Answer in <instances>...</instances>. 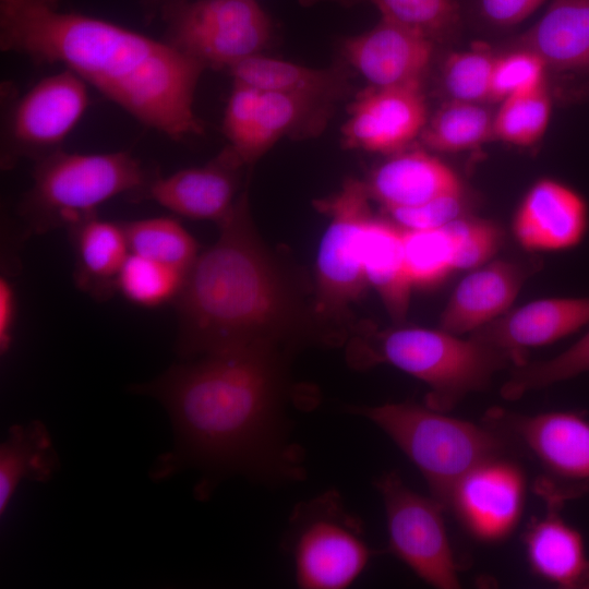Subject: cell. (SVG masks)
<instances>
[{
    "label": "cell",
    "mask_w": 589,
    "mask_h": 589,
    "mask_svg": "<svg viewBox=\"0 0 589 589\" xmlns=\"http://www.w3.org/2000/svg\"><path fill=\"white\" fill-rule=\"evenodd\" d=\"M432 40L382 20L368 32L347 38L346 60L372 86L421 84L433 56Z\"/></svg>",
    "instance_id": "17"
},
{
    "label": "cell",
    "mask_w": 589,
    "mask_h": 589,
    "mask_svg": "<svg viewBox=\"0 0 589 589\" xmlns=\"http://www.w3.org/2000/svg\"><path fill=\"white\" fill-rule=\"evenodd\" d=\"M371 199L386 209L411 207L462 192L457 175L423 151H400L380 165L365 182Z\"/></svg>",
    "instance_id": "20"
},
{
    "label": "cell",
    "mask_w": 589,
    "mask_h": 589,
    "mask_svg": "<svg viewBox=\"0 0 589 589\" xmlns=\"http://www.w3.org/2000/svg\"><path fill=\"white\" fill-rule=\"evenodd\" d=\"M217 225L216 241L199 253L173 302L179 356L238 348L292 353L325 344L311 303L257 233L247 191Z\"/></svg>",
    "instance_id": "3"
},
{
    "label": "cell",
    "mask_w": 589,
    "mask_h": 589,
    "mask_svg": "<svg viewBox=\"0 0 589 589\" xmlns=\"http://www.w3.org/2000/svg\"><path fill=\"white\" fill-rule=\"evenodd\" d=\"M68 233L75 286L97 301H107L117 293L118 276L131 253L122 223L93 215L69 227Z\"/></svg>",
    "instance_id": "22"
},
{
    "label": "cell",
    "mask_w": 589,
    "mask_h": 589,
    "mask_svg": "<svg viewBox=\"0 0 589 589\" xmlns=\"http://www.w3.org/2000/svg\"><path fill=\"white\" fill-rule=\"evenodd\" d=\"M381 19L417 33L433 43L447 39L461 25L458 0H369Z\"/></svg>",
    "instance_id": "30"
},
{
    "label": "cell",
    "mask_w": 589,
    "mask_h": 589,
    "mask_svg": "<svg viewBox=\"0 0 589 589\" xmlns=\"http://www.w3.org/2000/svg\"><path fill=\"white\" fill-rule=\"evenodd\" d=\"M284 543L303 589H345L371 557L362 522L345 507L336 490L294 506Z\"/></svg>",
    "instance_id": "8"
},
{
    "label": "cell",
    "mask_w": 589,
    "mask_h": 589,
    "mask_svg": "<svg viewBox=\"0 0 589 589\" xmlns=\"http://www.w3.org/2000/svg\"><path fill=\"white\" fill-rule=\"evenodd\" d=\"M464 208L462 192L446 194L411 207L386 209L392 220L409 230H424L444 227L459 218Z\"/></svg>",
    "instance_id": "39"
},
{
    "label": "cell",
    "mask_w": 589,
    "mask_h": 589,
    "mask_svg": "<svg viewBox=\"0 0 589 589\" xmlns=\"http://www.w3.org/2000/svg\"><path fill=\"white\" fill-rule=\"evenodd\" d=\"M233 82L262 93L274 92L330 105L348 91L346 73L337 68L316 69L260 53L229 68Z\"/></svg>",
    "instance_id": "24"
},
{
    "label": "cell",
    "mask_w": 589,
    "mask_h": 589,
    "mask_svg": "<svg viewBox=\"0 0 589 589\" xmlns=\"http://www.w3.org/2000/svg\"><path fill=\"white\" fill-rule=\"evenodd\" d=\"M366 184L347 179L315 207L328 218L315 264L312 314L328 345L346 341L352 328L354 305L364 294L368 283L363 272V232L372 217Z\"/></svg>",
    "instance_id": "7"
},
{
    "label": "cell",
    "mask_w": 589,
    "mask_h": 589,
    "mask_svg": "<svg viewBox=\"0 0 589 589\" xmlns=\"http://www.w3.org/2000/svg\"><path fill=\"white\" fill-rule=\"evenodd\" d=\"M130 252L184 273L200 251L193 236L175 218L153 217L122 223Z\"/></svg>",
    "instance_id": "29"
},
{
    "label": "cell",
    "mask_w": 589,
    "mask_h": 589,
    "mask_svg": "<svg viewBox=\"0 0 589 589\" xmlns=\"http://www.w3.org/2000/svg\"><path fill=\"white\" fill-rule=\"evenodd\" d=\"M375 488L384 504L392 552L428 585L459 588L458 566L443 519L445 509L408 488L395 471L382 474Z\"/></svg>",
    "instance_id": "11"
},
{
    "label": "cell",
    "mask_w": 589,
    "mask_h": 589,
    "mask_svg": "<svg viewBox=\"0 0 589 589\" xmlns=\"http://www.w3.org/2000/svg\"><path fill=\"white\" fill-rule=\"evenodd\" d=\"M184 272L166 264L130 253L117 280V293L144 308L175 302Z\"/></svg>",
    "instance_id": "32"
},
{
    "label": "cell",
    "mask_w": 589,
    "mask_h": 589,
    "mask_svg": "<svg viewBox=\"0 0 589 589\" xmlns=\"http://www.w3.org/2000/svg\"><path fill=\"white\" fill-rule=\"evenodd\" d=\"M362 254L368 286L399 325L407 317L413 287L405 261L402 228L372 215L364 228Z\"/></svg>",
    "instance_id": "25"
},
{
    "label": "cell",
    "mask_w": 589,
    "mask_h": 589,
    "mask_svg": "<svg viewBox=\"0 0 589 589\" xmlns=\"http://www.w3.org/2000/svg\"><path fill=\"white\" fill-rule=\"evenodd\" d=\"M0 47L64 65L170 139L203 132L194 94L205 68L168 41L63 10L61 0H0Z\"/></svg>",
    "instance_id": "2"
},
{
    "label": "cell",
    "mask_w": 589,
    "mask_h": 589,
    "mask_svg": "<svg viewBox=\"0 0 589 589\" xmlns=\"http://www.w3.org/2000/svg\"><path fill=\"white\" fill-rule=\"evenodd\" d=\"M304 3H314V2H317V1H329V2H335V3H339V4H344V5H349V4H352L354 3L357 0H302Z\"/></svg>",
    "instance_id": "42"
},
{
    "label": "cell",
    "mask_w": 589,
    "mask_h": 589,
    "mask_svg": "<svg viewBox=\"0 0 589 589\" xmlns=\"http://www.w3.org/2000/svg\"><path fill=\"white\" fill-rule=\"evenodd\" d=\"M560 507L534 519L525 531L524 545L531 570L563 589H589V557L580 531L558 514Z\"/></svg>",
    "instance_id": "21"
},
{
    "label": "cell",
    "mask_w": 589,
    "mask_h": 589,
    "mask_svg": "<svg viewBox=\"0 0 589 589\" xmlns=\"http://www.w3.org/2000/svg\"><path fill=\"white\" fill-rule=\"evenodd\" d=\"M495 57L483 49L449 55L442 70V83L449 99L476 104L492 101L491 80Z\"/></svg>",
    "instance_id": "35"
},
{
    "label": "cell",
    "mask_w": 589,
    "mask_h": 589,
    "mask_svg": "<svg viewBox=\"0 0 589 589\" xmlns=\"http://www.w3.org/2000/svg\"><path fill=\"white\" fill-rule=\"evenodd\" d=\"M545 0H469L473 16L481 23L508 28L530 16Z\"/></svg>",
    "instance_id": "40"
},
{
    "label": "cell",
    "mask_w": 589,
    "mask_h": 589,
    "mask_svg": "<svg viewBox=\"0 0 589 589\" xmlns=\"http://www.w3.org/2000/svg\"><path fill=\"white\" fill-rule=\"evenodd\" d=\"M168 41L204 68H231L256 55L272 23L256 0L176 1L166 10Z\"/></svg>",
    "instance_id": "10"
},
{
    "label": "cell",
    "mask_w": 589,
    "mask_h": 589,
    "mask_svg": "<svg viewBox=\"0 0 589 589\" xmlns=\"http://www.w3.org/2000/svg\"><path fill=\"white\" fill-rule=\"evenodd\" d=\"M347 358L356 368L390 364L429 387L425 405L449 411L467 394L489 386L512 363L503 351L473 337L461 339L443 329L422 327L361 330L352 336Z\"/></svg>",
    "instance_id": "4"
},
{
    "label": "cell",
    "mask_w": 589,
    "mask_h": 589,
    "mask_svg": "<svg viewBox=\"0 0 589 589\" xmlns=\"http://www.w3.org/2000/svg\"><path fill=\"white\" fill-rule=\"evenodd\" d=\"M545 62L534 52L516 48L496 56L491 80L492 101H502L545 84Z\"/></svg>",
    "instance_id": "36"
},
{
    "label": "cell",
    "mask_w": 589,
    "mask_h": 589,
    "mask_svg": "<svg viewBox=\"0 0 589 589\" xmlns=\"http://www.w3.org/2000/svg\"><path fill=\"white\" fill-rule=\"evenodd\" d=\"M243 166L228 146L204 166L167 177L157 175L134 200H149L179 216L219 224L238 201L239 172Z\"/></svg>",
    "instance_id": "15"
},
{
    "label": "cell",
    "mask_w": 589,
    "mask_h": 589,
    "mask_svg": "<svg viewBox=\"0 0 589 589\" xmlns=\"http://www.w3.org/2000/svg\"><path fill=\"white\" fill-rule=\"evenodd\" d=\"M551 117L546 84L501 101L493 117V137L517 146H530L545 133Z\"/></svg>",
    "instance_id": "31"
},
{
    "label": "cell",
    "mask_w": 589,
    "mask_h": 589,
    "mask_svg": "<svg viewBox=\"0 0 589 589\" xmlns=\"http://www.w3.org/2000/svg\"><path fill=\"white\" fill-rule=\"evenodd\" d=\"M291 353L238 348L175 364L133 390L167 409L177 444L159 477L182 466L244 473L266 482L301 480L302 448L291 441L288 360Z\"/></svg>",
    "instance_id": "1"
},
{
    "label": "cell",
    "mask_w": 589,
    "mask_h": 589,
    "mask_svg": "<svg viewBox=\"0 0 589 589\" xmlns=\"http://www.w3.org/2000/svg\"><path fill=\"white\" fill-rule=\"evenodd\" d=\"M57 465L58 456L41 422L12 426L0 448V514L22 480L46 481Z\"/></svg>",
    "instance_id": "26"
},
{
    "label": "cell",
    "mask_w": 589,
    "mask_h": 589,
    "mask_svg": "<svg viewBox=\"0 0 589 589\" xmlns=\"http://www.w3.org/2000/svg\"><path fill=\"white\" fill-rule=\"evenodd\" d=\"M525 494L520 466L498 456L479 464L456 483L447 509L473 538L493 543L503 541L516 528Z\"/></svg>",
    "instance_id": "13"
},
{
    "label": "cell",
    "mask_w": 589,
    "mask_h": 589,
    "mask_svg": "<svg viewBox=\"0 0 589 589\" xmlns=\"http://www.w3.org/2000/svg\"><path fill=\"white\" fill-rule=\"evenodd\" d=\"M260 98V91L233 82L224 115V132L241 161L255 128Z\"/></svg>",
    "instance_id": "38"
},
{
    "label": "cell",
    "mask_w": 589,
    "mask_h": 589,
    "mask_svg": "<svg viewBox=\"0 0 589 589\" xmlns=\"http://www.w3.org/2000/svg\"><path fill=\"white\" fill-rule=\"evenodd\" d=\"M88 105L87 84L64 69L44 77L15 99L4 118L1 165L35 161L60 151Z\"/></svg>",
    "instance_id": "12"
},
{
    "label": "cell",
    "mask_w": 589,
    "mask_h": 589,
    "mask_svg": "<svg viewBox=\"0 0 589 589\" xmlns=\"http://www.w3.org/2000/svg\"><path fill=\"white\" fill-rule=\"evenodd\" d=\"M525 274L516 263L495 261L467 275L455 288L440 318L454 335L472 333L508 312Z\"/></svg>",
    "instance_id": "19"
},
{
    "label": "cell",
    "mask_w": 589,
    "mask_h": 589,
    "mask_svg": "<svg viewBox=\"0 0 589 589\" xmlns=\"http://www.w3.org/2000/svg\"><path fill=\"white\" fill-rule=\"evenodd\" d=\"M514 46L538 55L548 69L589 71V0H553Z\"/></svg>",
    "instance_id": "23"
},
{
    "label": "cell",
    "mask_w": 589,
    "mask_h": 589,
    "mask_svg": "<svg viewBox=\"0 0 589 589\" xmlns=\"http://www.w3.org/2000/svg\"><path fill=\"white\" fill-rule=\"evenodd\" d=\"M589 324V297L548 298L506 312L471 337L506 353L514 366L527 362L529 348L544 346Z\"/></svg>",
    "instance_id": "16"
},
{
    "label": "cell",
    "mask_w": 589,
    "mask_h": 589,
    "mask_svg": "<svg viewBox=\"0 0 589 589\" xmlns=\"http://www.w3.org/2000/svg\"><path fill=\"white\" fill-rule=\"evenodd\" d=\"M326 118L328 105L283 93L261 92L256 123L242 156L243 164H253L285 135L320 130Z\"/></svg>",
    "instance_id": "27"
},
{
    "label": "cell",
    "mask_w": 589,
    "mask_h": 589,
    "mask_svg": "<svg viewBox=\"0 0 589 589\" xmlns=\"http://www.w3.org/2000/svg\"><path fill=\"white\" fill-rule=\"evenodd\" d=\"M428 119L421 84L372 86L350 106L342 137L351 148L395 154L421 135Z\"/></svg>",
    "instance_id": "14"
},
{
    "label": "cell",
    "mask_w": 589,
    "mask_h": 589,
    "mask_svg": "<svg viewBox=\"0 0 589 589\" xmlns=\"http://www.w3.org/2000/svg\"><path fill=\"white\" fill-rule=\"evenodd\" d=\"M587 226L585 199L562 182L542 179L524 197L513 230L527 250L561 251L580 243Z\"/></svg>",
    "instance_id": "18"
},
{
    "label": "cell",
    "mask_w": 589,
    "mask_h": 589,
    "mask_svg": "<svg viewBox=\"0 0 589 589\" xmlns=\"http://www.w3.org/2000/svg\"><path fill=\"white\" fill-rule=\"evenodd\" d=\"M589 372V332L560 354L543 361L516 365L501 387V395L515 400L530 390L551 386Z\"/></svg>",
    "instance_id": "33"
},
{
    "label": "cell",
    "mask_w": 589,
    "mask_h": 589,
    "mask_svg": "<svg viewBox=\"0 0 589 589\" xmlns=\"http://www.w3.org/2000/svg\"><path fill=\"white\" fill-rule=\"evenodd\" d=\"M493 117L484 104L449 99L428 119L420 137L432 151L472 149L494 139Z\"/></svg>",
    "instance_id": "28"
},
{
    "label": "cell",
    "mask_w": 589,
    "mask_h": 589,
    "mask_svg": "<svg viewBox=\"0 0 589 589\" xmlns=\"http://www.w3.org/2000/svg\"><path fill=\"white\" fill-rule=\"evenodd\" d=\"M405 261L414 286H431L453 271L455 241L446 225L435 229L402 228Z\"/></svg>",
    "instance_id": "34"
},
{
    "label": "cell",
    "mask_w": 589,
    "mask_h": 589,
    "mask_svg": "<svg viewBox=\"0 0 589 589\" xmlns=\"http://www.w3.org/2000/svg\"><path fill=\"white\" fill-rule=\"evenodd\" d=\"M378 426L423 476L431 497L447 509L456 483L479 464L506 456L512 442L484 422L449 417L414 402L350 407Z\"/></svg>",
    "instance_id": "5"
},
{
    "label": "cell",
    "mask_w": 589,
    "mask_h": 589,
    "mask_svg": "<svg viewBox=\"0 0 589 589\" xmlns=\"http://www.w3.org/2000/svg\"><path fill=\"white\" fill-rule=\"evenodd\" d=\"M485 423L520 445L539 464L542 474L537 493L548 506L589 490V420L575 411H549L532 416L489 412Z\"/></svg>",
    "instance_id": "9"
},
{
    "label": "cell",
    "mask_w": 589,
    "mask_h": 589,
    "mask_svg": "<svg viewBox=\"0 0 589 589\" xmlns=\"http://www.w3.org/2000/svg\"><path fill=\"white\" fill-rule=\"evenodd\" d=\"M446 227L456 244L453 271L481 266L492 257L501 242L498 229L488 221L459 217Z\"/></svg>",
    "instance_id": "37"
},
{
    "label": "cell",
    "mask_w": 589,
    "mask_h": 589,
    "mask_svg": "<svg viewBox=\"0 0 589 589\" xmlns=\"http://www.w3.org/2000/svg\"><path fill=\"white\" fill-rule=\"evenodd\" d=\"M17 301L13 283L7 276L0 277V351L5 353L12 344L16 323Z\"/></svg>",
    "instance_id": "41"
},
{
    "label": "cell",
    "mask_w": 589,
    "mask_h": 589,
    "mask_svg": "<svg viewBox=\"0 0 589 589\" xmlns=\"http://www.w3.org/2000/svg\"><path fill=\"white\" fill-rule=\"evenodd\" d=\"M156 176L128 152L52 153L36 161L32 187L19 206L22 235L68 229L117 195L134 199Z\"/></svg>",
    "instance_id": "6"
}]
</instances>
